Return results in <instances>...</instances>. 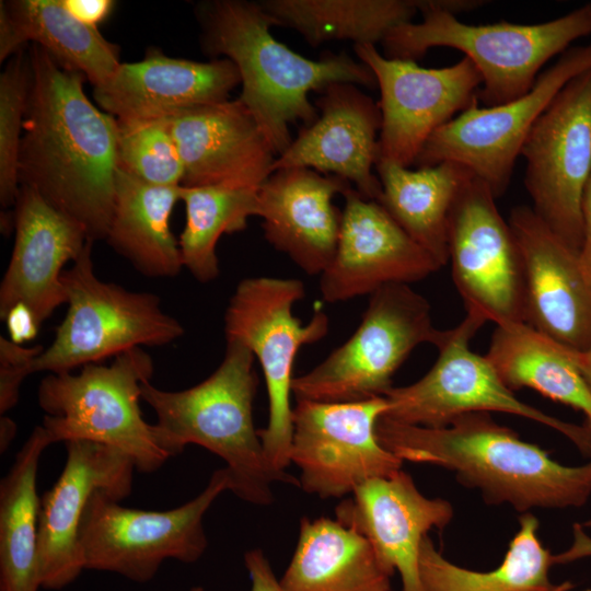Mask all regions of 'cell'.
<instances>
[{"label": "cell", "instance_id": "obj_1", "mask_svg": "<svg viewBox=\"0 0 591 591\" xmlns=\"http://www.w3.org/2000/svg\"><path fill=\"white\" fill-rule=\"evenodd\" d=\"M31 85L19 152V183L105 240L117 172V120L84 92L86 78L43 48L27 50Z\"/></svg>", "mask_w": 591, "mask_h": 591}, {"label": "cell", "instance_id": "obj_2", "mask_svg": "<svg viewBox=\"0 0 591 591\" xmlns=\"http://www.w3.org/2000/svg\"><path fill=\"white\" fill-rule=\"evenodd\" d=\"M376 434L389 451L413 463L452 472L478 489L488 503L531 509L580 508L591 497L590 461L569 466L536 444L523 441L489 413H468L431 428L381 418Z\"/></svg>", "mask_w": 591, "mask_h": 591}, {"label": "cell", "instance_id": "obj_3", "mask_svg": "<svg viewBox=\"0 0 591 591\" xmlns=\"http://www.w3.org/2000/svg\"><path fill=\"white\" fill-rule=\"evenodd\" d=\"M204 51L230 59L237 68L239 99L252 113L276 157L291 144L289 126L312 124L318 116L309 100L335 82L376 85L371 69L345 53H323L317 60L301 56L277 40L260 2L212 0L195 10Z\"/></svg>", "mask_w": 591, "mask_h": 591}, {"label": "cell", "instance_id": "obj_4", "mask_svg": "<svg viewBox=\"0 0 591 591\" xmlns=\"http://www.w3.org/2000/svg\"><path fill=\"white\" fill-rule=\"evenodd\" d=\"M254 362L248 348L227 340L222 361L202 382L165 391L147 381L141 399L154 410V433L170 456L181 454L188 444L200 445L227 463L230 491L246 502L268 506L274 500V483L299 486V479L271 466L255 428Z\"/></svg>", "mask_w": 591, "mask_h": 591}, {"label": "cell", "instance_id": "obj_5", "mask_svg": "<svg viewBox=\"0 0 591 591\" xmlns=\"http://www.w3.org/2000/svg\"><path fill=\"white\" fill-rule=\"evenodd\" d=\"M417 8L422 20L394 27L381 43L383 56L416 61L433 47L460 50L482 77L477 99L487 107L526 94L545 63L591 36V3L536 24H465L455 15L462 0H417Z\"/></svg>", "mask_w": 591, "mask_h": 591}, {"label": "cell", "instance_id": "obj_6", "mask_svg": "<svg viewBox=\"0 0 591 591\" xmlns=\"http://www.w3.org/2000/svg\"><path fill=\"white\" fill-rule=\"evenodd\" d=\"M152 374V358L142 348L118 355L109 366L86 364L78 374L49 373L38 385L37 402L50 443L95 442L120 451L141 473L159 470L171 456L139 405Z\"/></svg>", "mask_w": 591, "mask_h": 591}, {"label": "cell", "instance_id": "obj_7", "mask_svg": "<svg viewBox=\"0 0 591 591\" xmlns=\"http://www.w3.org/2000/svg\"><path fill=\"white\" fill-rule=\"evenodd\" d=\"M93 241L62 274L68 311L34 373H67L142 346H164L181 338V322L165 313L154 293L127 290L97 278Z\"/></svg>", "mask_w": 591, "mask_h": 591}, {"label": "cell", "instance_id": "obj_8", "mask_svg": "<svg viewBox=\"0 0 591 591\" xmlns=\"http://www.w3.org/2000/svg\"><path fill=\"white\" fill-rule=\"evenodd\" d=\"M305 296L299 279L250 277L236 286L224 313L225 340H236L259 361L268 395V422L258 429L266 456L281 473L290 464L292 414L290 396L299 349L322 339L329 318L320 309L303 324L292 314Z\"/></svg>", "mask_w": 591, "mask_h": 591}, {"label": "cell", "instance_id": "obj_9", "mask_svg": "<svg viewBox=\"0 0 591 591\" xmlns=\"http://www.w3.org/2000/svg\"><path fill=\"white\" fill-rule=\"evenodd\" d=\"M447 331L433 326L429 302L406 283L370 294L355 333L309 372L296 376L297 399L357 402L384 396L392 378L421 344L438 347Z\"/></svg>", "mask_w": 591, "mask_h": 591}, {"label": "cell", "instance_id": "obj_10", "mask_svg": "<svg viewBox=\"0 0 591 591\" xmlns=\"http://www.w3.org/2000/svg\"><path fill=\"white\" fill-rule=\"evenodd\" d=\"M230 486L228 470L219 468L198 496L166 511L127 508L106 493L95 491L79 531L84 569L147 582L167 559L197 561L208 546L204 515Z\"/></svg>", "mask_w": 591, "mask_h": 591}, {"label": "cell", "instance_id": "obj_11", "mask_svg": "<svg viewBox=\"0 0 591 591\" xmlns=\"http://www.w3.org/2000/svg\"><path fill=\"white\" fill-rule=\"evenodd\" d=\"M486 322L483 316L466 312L457 326L447 329L432 368L418 381L386 392L389 408L383 418L438 428L464 414L500 412L558 431L591 457L590 426L558 419L520 401L488 358L471 350V339Z\"/></svg>", "mask_w": 591, "mask_h": 591}, {"label": "cell", "instance_id": "obj_12", "mask_svg": "<svg viewBox=\"0 0 591 591\" xmlns=\"http://www.w3.org/2000/svg\"><path fill=\"white\" fill-rule=\"evenodd\" d=\"M590 69L591 42L570 47L538 76L526 94L490 107H479L475 101L430 136L414 164L459 163L496 198L501 197L538 117L570 80Z\"/></svg>", "mask_w": 591, "mask_h": 591}, {"label": "cell", "instance_id": "obj_13", "mask_svg": "<svg viewBox=\"0 0 591 591\" xmlns=\"http://www.w3.org/2000/svg\"><path fill=\"white\" fill-rule=\"evenodd\" d=\"M387 408L385 396L357 402L297 399L289 456L300 468L299 487L322 499L343 498L368 480L401 471L403 461L376 434Z\"/></svg>", "mask_w": 591, "mask_h": 591}, {"label": "cell", "instance_id": "obj_14", "mask_svg": "<svg viewBox=\"0 0 591 591\" xmlns=\"http://www.w3.org/2000/svg\"><path fill=\"white\" fill-rule=\"evenodd\" d=\"M521 155L531 207L565 244L580 253L581 197L591 173V69L570 80L538 117Z\"/></svg>", "mask_w": 591, "mask_h": 591}, {"label": "cell", "instance_id": "obj_15", "mask_svg": "<svg viewBox=\"0 0 591 591\" xmlns=\"http://www.w3.org/2000/svg\"><path fill=\"white\" fill-rule=\"evenodd\" d=\"M489 187L472 176L460 190L449 222L452 279L466 312L496 325L524 322L520 250Z\"/></svg>", "mask_w": 591, "mask_h": 591}, {"label": "cell", "instance_id": "obj_16", "mask_svg": "<svg viewBox=\"0 0 591 591\" xmlns=\"http://www.w3.org/2000/svg\"><path fill=\"white\" fill-rule=\"evenodd\" d=\"M354 48L380 89L378 160L409 167L436 130L478 100L482 77L466 57L448 67L422 68L416 61L386 58L375 45Z\"/></svg>", "mask_w": 591, "mask_h": 591}, {"label": "cell", "instance_id": "obj_17", "mask_svg": "<svg viewBox=\"0 0 591 591\" xmlns=\"http://www.w3.org/2000/svg\"><path fill=\"white\" fill-rule=\"evenodd\" d=\"M65 466L40 498L38 572L40 586L59 590L84 570L79 531L86 506L97 490L117 501L129 496L135 465L120 451L90 441L66 442Z\"/></svg>", "mask_w": 591, "mask_h": 591}, {"label": "cell", "instance_id": "obj_18", "mask_svg": "<svg viewBox=\"0 0 591 591\" xmlns=\"http://www.w3.org/2000/svg\"><path fill=\"white\" fill-rule=\"evenodd\" d=\"M508 222L523 265L524 323L570 350H586L591 345V268L531 207H514Z\"/></svg>", "mask_w": 591, "mask_h": 591}, {"label": "cell", "instance_id": "obj_19", "mask_svg": "<svg viewBox=\"0 0 591 591\" xmlns=\"http://www.w3.org/2000/svg\"><path fill=\"white\" fill-rule=\"evenodd\" d=\"M345 205L336 254L320 276L324 301L343 302L392 283L421 280L441 266L375 200L354 187Z\"/></svg>", "mask_w": 591, "mask_h": 591}, {"label": "cell", "instance_id": "obj_20", "mask_svg": "<svg viewBox=\"0 0 591 591\" xmlns=\"http://www.w3.org/2000/svg\"><path fill=\"white\" fill-rule=\"evenodd\" d=\"M316 100L317 118L303 126L275 160L273 172L308 167L347 182L366 199L378 201L382 187L373 167L382 116L379 103L356 84L335 82Z\"/></svg>", "mask_w": 591, "mask_h": 591}, {"label": "cell", "instance_id": "obj_21", "mask_svg": "<svg viewBox=\"0 0 591 591\" xmlns=\"http://www.w3.org/2000/svg\"><path fill=\"white\" fill-rule=\"evenodd\" d=\"M184 167L183 186L259 189L275 152L240 99L193 107L166 118Z\"/></svg>", "mask_w": 591, "mask_h": 591}, {"label": "cell", "instance_id": "obj_22", "mask_svg": "<svg viewBox=\"0 0 591 591\" xmlns=\"http://www.w3.org/2000/svg\"><path fill=\"white\" fill-rule=\"evenodd\" d=\"M335 512L337 521L368 540L389 571L399 573L403 591H424L421 542L430 530H442L454 515L448 500L424 496L403 470L363 483Z\"/></svg>", "mask_w": 591, "mask_h": 591}, {"label": "cell", "instance_id": "obj_23", "mask_svg": "<svg viewBox=\"0 0 591 591\" xmlns=\"http://www.w3.org/2000/svg\"><path fill=\"white\" fill-rule=\"evenodd\" d=\"M13 225L14 245L0 283V317L24 303L42 324L67 303L63 267L80 256L89 239L78 222L27 186H20Z\"/></svg>", "mask_w": 591, "mask_h": 591}, {"label": "cell", "instance_id": "obj_24", "mask_svg": "<svg viewBox=\"0 0 591 591\" xmlns=\"http://www.w3.org/2000/svg\"><path fill=\"white\" fill-rule=\"evenodd\" d=\"M352 185L308 167L275 170L257 193L256 216L265 239L308 275H322L332 263L343 210L333 202Z\"/></svg>", "mask_w": 591, "mask_h": 591}, {"label": "cell", "instance_id": "obj_25", "mask_svg": "<svg viewBox=\"0 0 591 591\" xmlns=\"http://www.w3.org/2000/svg\"><path fill=\"white\" fill-rule=\"evenodd\" d=\"M239 84V70L230 59L200 62L152 49L140 61L120 63L93 89V97L117 119H159L227 101Z\"/></svg>", "mask_w": 591, "mask_h": 591}, {"label": "cell", "instance_id": "obj_26", "mask_svg": "<svg viewBox=\"0 0 591 591\" xmlns=\"http://www.w3.org/2000/svg\"><path fill=\"white\" fill-rule=\"evenodd\" d=\"M32 42L62 68L82 73L95 88L116 71L119 47L99 27L74 18L62 0L0 1V61Z\"/></svg>", "mask_w": 591, "mask_h": 591}, {"label": "cell", "instance_id": "obj_27", "mask_svg": "<svg viewBox=\"0 0 591 591\" xmlns=\"http://www.w3.org/2000/svg\"><path fill=\"white\" fill-rule=\"evenodd\" d=\"M368 540L325 517L302 518L282 591H390L391 577Z\"/></svg>", "mask_w": 591, "mask_h": 591}, {"label": "cell", "instance_id": "obj_28", "mask_svg": "<svg viewBox=\"0 0 591 591\" xmlns=\"http://www.w3.org/2000/svg\"><path fill=\"white\" fill-rule=\"evenodd\" d=\"M179 186L146 183L117 167L114 209L105 241L140 274L173 278L184 268L170 218Z\"/></svg>", "mask_w": 591, "mask_h": 591}, {"label": "cell", "instance_id": "obj_29", "mask_svg": "<svg viewBox=\"0 0 591 591\" xmlns=\"http://www.w3.org/2000/svg\"><path fill=\"white\" fill-rule=\"evenodd\" d=\"M378 200L397 224L442 267L449 262V222L463 185L474 176L455 162L410 170L378 160Z\"/></svg>", "mask_w": 591, "mask_h": 591}, {"label": "cell", "instance_id": "obj_30", "mask_svg": "<svg viewBox=\"0 0 591 591\" xmlns=\"http://www.w3.org/2000/svg\"><path fill=\"white\" fill-rule=\"evenodd\" d=\"M486 357L510 390L532 389L581 412L591 427V391L573 350L522 322L496 325Z\"/></svg>", "mask_w": 591, "mask_h": 591}, {"label": "cell", "instance_id": "obj_31", "mask_svg": "<svg viewBox=\"0 0 591 591\" xmlns=\"http://www.w3.org/2000/svg\"><path fill=\"white\" fill-rule=\"evenodd\" d=\"M51 443L34 428L0 484V591H39L36 478L43 451Z\"/></svg>", "mask_w": 591, "mask_h": 591}, {"label": "cell", "instance_id": "obj_32", "mask_svg": "<svg viewBox=\"0 0 591 591\" xmlns=\"http://www.w3.org/2000/svg\"><path fill=\"white\" fill-rule=\"evenodd\" d=\"M538 521L530 512L519 519V530L501 564L489 571L471 570L442 556L427 535L420 545L419 576L424 591H569L570 582L553 583V555L537 536Z\"/></svg>", "mask_w": 591, "mask_h": 591}, {"label": "cell", "instance_id": "obj_33", "mask_svg": "<svg viewBox=\"0 0 591 591\" xmlns=\"http://www.w3.org/2000/svg\"><path fill=\"white\" fill-rule=\"evenodd\" d=\"M273 26L297 31L313 47L332 40L354 45L382 43L418 12L410 0H265Z\"/></svg>", "mask_w": 591, "mask_h": 591}, {"label": "cell", "instance_id": "obj_34", "mask_svg": "<svg viewBox=\"0 0 591 591\" xmlns=\"http://www.w3.org/2000/svg\"><path fill=\"white\" fill-rule=\"evenodd\" d=\"M258 189L183 186L179 197L186 221L178 239L183 267L200 282L219 276L217 244L224 233L243 231L256 216Z\"/></svg>", "mask_w": 591, "mask_h": 591}, {"label": "cell", "instance_id": "obj_35", "mask_svg": "<svg viewBox=\"0 0 591 591\" xmlns=\"http://www.w3.org/2000/svg\"><path fill=\"white\" fill-rule=\"evenodd\" d=\"M116 120L117 167L152 185H182L184 167L166 118Z\"/></svg>", "mask_w": 591, "mask_h": 591}, {"label": "cell", "instance_id": "obj_36", "mask_svg": "<svg viewBox=\"0 0 591 591\" xmlns=\"http://www.w3.org/2000/svg\"><path fill=\"white\" fill-rule=\"evenodd\" d=\"M24 48L8 59L0 74V201L4 208L15 205L20 192L19 152L31 85Z\"/></svg>", "mask_w": 591, "mask_h": 591}, {"label": "cell", "instance_id": "obj_37", "mask_svg": "<svg viewBox=\"0 0 591 591\" xmlns=\"http://www.w3.org/2000/svg\"><path fill=\"white\" fill-rule=\"evenodd\" d=\"M42 345L25 347L0 337V414L14 407L24 379L34 373V363L44 351Z\"/></svg>", "mask_w": 591, "mask_h": 591}, {"label": "cell", "instance_id": "obj_38", "mask_svg": "<svg viewBox=\"0 0 591 591\" xmlns=\"http://www.w3.org/2000/svg\"><path fill=\"white\" fill-rule=\"evenodd\" d=\"M2 320L5 322L9 339L18 345L34 339L40 326L33 311L24 303L12 306Z\"/></svg>", "mask_w": 591, "mask_h": 591}, {"label": "cell", "instance_id": "obj_39", "mask_svg": "<svg viewBox=\"0 0 591 591\" xmlns=\"http://www.w3.org/2000/svg\"><path fill=\"white\" fill-rule=\"evenodd\" d=\"M244 564L251 579L250 591H282L262 549L247 551L244 554Z\"/></svg>", "mask_w": 591, "mask_h": 591}, {"label": "cell", "instance_id": "obj_40", "mask_svg": "<svg viewBox=\"0 0 591 591\" xmlns=\"http://www.w3.org/2000/svg\"><path fill=\"white\" fill-rule=\"evenodd\" d=\"M67 10L82 23L97 27L112 13V0H62Z\"/></svg>", "mask_w": 591, "mask_h": 591}, {"label": "cell", "instance_id": "obj_41", "mask_svg": "<svg viewBox=\"0 0 591 591\" xmlns=\"http://www.w3.org/2000/svg\"><path fill=\"white\" fill-rule=\"evenodd\" d=\"M572 543L565 552L553 557L554 564H566L586 557H591V536L584 531L581 523L572 528Z\"/></svg>", "mask_w": 591, "mask_h": 591}, {"label": "cell", "instance_id": "obj_42", "mask_svg": "<svg viewBox=\"0 0 591 591\" xmlns=\"http://www.w3.org/2000/svg\"><path fill=\"white\" fill-rule=\"evenodd\" d=\"M581 221L583 243L580 251L582 262L591 268V173L581 197Z\"/></svg>", "mask_w": 591, "mask_h": 591}, {"label": "cell", "instance_id": "obj_43", "mask_svg": "<svg viewBox=\"0 0 591 591\" xmlns=\"http://www.w3.org/2000/svg\"><path fill=\"white\" fill-rule=\"evenodd\" d=\"M573 358L582 378L591 391V345L583 351H573Z\"/></svg>", "mask_w": 591, "mask_h": 591}, {"label": "cell", "instance_id": "obj_44", "mask_svg": "<svg viewBox=\"0 0 591 591\" xmlns=\"http://www.w3.org/2000/svg\"><path fill=\"white\" fill-rule=\"evenodd\" d=\"M16 426L9 417L1 415L0 418V450L5 451L14 439Z\"/></svg>", "mask_w": 591, "mask_h": 591}, {"label": "cell", "instance_id": "obj_45", "mask_svg": "<svg viewBox=\"0 0 591 591\" xmlns=\"http://www.w3.org/2000/svg\"><path fill=\"white\" fill-rule=\"evenodd\" d=\"M584 529H591V518L581 524Z\"/></svg>", "mask_w": 591, "mask_h": 591}, {"label": "cell", "instance_id": "obj_46", "mask_svg": "<svg viewBox=\"0 0 591 591\" xmlns=\"http://www.w3.org/2000/svg\"><path fill=\"white\" fill-rule=\"evenodd\" d=\"M189 591H205L204 588L201 587H193L192 589H189Z\"/></svg>", "mask_w": 591, "mask_h": 591}, {"label": "cell", "instance_id": "obj_47", "mask_svg": "<svg viewBox=\"0 0 591 591\" xmlns=\"http://www.w3.org/2000/svg\"><path fill=\"white\" fill-rule=\"evenodd\" d=\"M586 591H591V589H588V590H586Z\"/></svg>", "mask_w": 591, "mask_h": 591}]
</instances>
